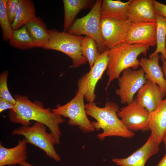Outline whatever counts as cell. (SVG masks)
Instances as JSON below:
<instances>
[{"mask_svg": "<svg viewBox=\"0 0 166 166\" xmlns=\"http://www.w3.org/2000/svg\"><path fill=\"white\" fill-rule=\"evenodd\" d=\"M35 17L36 10L33 2L31 0H19V6L11 24L13 31L25 25Z\"/></svg>", "mask_w": 166, "mask_h": 166, "instance_id": "cell-22", "label": "cell"}, {"mask_svg": "<svg viewBox=\"0 0 166 166\" xmlns=\"http://www.w3.org/2000/svg\"><path fill=\"white\" fill-rule=\"evenodd\" d=\"M160 57L162 63V70L164 73L166 81V60L161 55L160 56Z\"/></svg>", "mask_w": 166, "mask_h": 166, "instance_id": "cell-31", "label": "cell"}, {"mask_svg": "<svg viewBox=\"0 0 166 166\" xmlns=\"http://www.w3.org/2000/svg\"><path fill=\"white\" fill-rule=\"evenodd\" d=\"M156 47L155 51L149 55V57L160 53L161 56L166 60V18L156 13Z\"/></svg>", "mask_w": 166, "mask_h": 166, "instance_id": "cell-23", "label": "cell"}, {"mask_svg": "<svg viewBox=\"0 0 166 166\" xmlns=\"http://www.w3.org/2000/svg\"><path fill=\"white\" fill-rule=\"evenodd\" d=\"M14 97L16 104L9 113L10 121L26 126L32 124L31 121L42 123L60 141L61 132L59 125L65 121L63 117L53 113L49 108H45L38 101L32 102L27 97L20 95H15Z\"/></svg>", "mask_w": 166, "mask_h": 166, "instance_id": "cell-1", "label": "cell"}, {"mask_svg": "<svg viewBox=\"0 0 166 166\" xmlns=\"http://www.w3.org/2000/svg\"><path fill=\"white\" fill-rule=\"evenodd\" d=\"M47 128L44 124L35 121L31 126H22L15 128L12 134L23 136L28 143L40 148L47 156L56 161H59L61 157L56 152L54 145L59 144L60 141L52 133L48 132Z\"/></svg>", "mask_w": 166, "mask_h": 166, "instance_id": "cell-5", "label": "cell"}, {"mask_svg": "<svg viewBox=\"0 0 166 166\" xmlns=\"http://www.w3.org/2000/svg\"><path fill=\"white\" fill-rule=\"evenodd\" d=\"M165 94L157 84L147 80L145 84L138 90L136 99L150 113L157 108Z\"/></svg>", "mask_w": 166, "mask_h": 166, "instance_id": "cell-14", "label": "cell"}, {"mask_svg": "<svg viewBox=\"0 0 166 166\" xmlns=\"http://www.w3.org/2000/svg\"><path fill=\"white\" fill-rule=\"evenodd\" d=\"M149 48L146 45L124 42L109 49L106 71L109 78L105 90L113 81L119 78L124 70L130 68L137 69L140 66L138 56L141 54L146 56Z\"/></svg>", "mask_w": 166, "mask_h": 166, "instance_id": "cell-3", "label": "cell"}, {"mask_svg": "<svg viewBox=\"0 0 166 166\" xmlns=\"http://www.w3.org/2000/svg\"><path fill=\"white\" fill-rule=\"evenodd\" d=\"M81 48L83 55L91 68L100 54L96 42L91 37L85 36L81 42Z\"/></svg>", "mask_w": 166, "mask_h": 166, "instance_id": "cell-25", "label": "cell"}, {"mask_svg": "<svg viewBox=\"0 0 166 166\" xmlns=\"http://www.w3.org/2000/svg\"><path fill=\"white\" fill-rule=\"evenodd\" d=\"M85 109L87 115L96 120L91 122L94 129L103 130L97 135L100 140L111 136L130 138L135 135L134 132L127 128L118 117L120 108L115 103L107 102L102 108L98 107L94 102L88 103L85 105Z\"/></svg>", "mask_w": 166, "mask_h": 166, "instance_id": "cell-2", "label": "cell"}, {"mask_svg": "<svg viewBox=\"0 0 166 166\" xmlns=\"http://www.w3.org/2000/svg\"><path fill=\"white\" fill-rule=\"evenodd\" d=\"M8 75L7 71H3L0 75V97L4 98L15 104L16 101L10 94L7 85Z\"/></svg>", "mask_w": 166, "mask_h": 166, "instance_id": "cell-27", "label": "cell"}, {"mask_svg": "<svg viewBox=\"0 0 166 166\" xmlns=\"http://www.w3.org/2000/svg\"><path fill=\"white\" fill-rule=\"evenodd\" d=\"M19 5V0H7L6 11L10 23L13 22Z\"/></svg>", "mask_w": 166, "mask_h": 166, "instance_id": "cell-28", "label": "cell"}, {"mask_svg": "<svg viewBox=\"0 0 166 166\" xmlns=\"http://www.w3.org/2000/svg\"><path fill=\"white\" fill-rule=\"evenodd\" d=\"M156 166H166V154H165Z\"/></svg>", "mask_w": 166, "mask_h": 166, "instance_id": "cell-32", "label": "cell"}, {"mask_svg": "<svg viewBox=\"0 0 166 166\" xmlns=\"http://www.w3.org/2000/svg\"><path fill=\"white\" fill-rule=\"evenodd\" d=\"M165 49H166V38L165 42Z\"/></svg>", "mask_w": 166, "mask_h": 166, "instance_id": "cell-35", "label": "cell"}, {"mask_svg": "<svg viewBox=\"0 0 166 166\" xmlns=\"http://www.w3.org/2000/svg\"><path fill=\"white\" fill-rule=\"evenodd\" d=\"M64 10V31L67 32L74 22L78 13L82 10L91 7L93 1L63 0Z\"/></svg>", "mask_w": 166, "mask_h": 166, "instance_id": "cell-21", "label": "cell"}, {"mask_svg": "<svg viewBox=\"0 0 166 166\" xmlns=\"http://www.w3.org/2000/svg\"><path fill=\"white\" fill-rule=\"evenodd\" d=\"M159 144L150 134L146 143L125 158H113L112 161L120 166H144L147 161L159 151Z\"/></svg>", "mask_w": 166, "mask_h": 166, "instance_id": "cell-13", "label": "cell"}, {"mask_svg": "<svg viewBox=\"0 0 166 166\" xmlns=\"http://www.w3.org/2000/svg\"><path fill=\"white\" fill-rule=\"evenodd\" d=\"M102 0H97L90 12L83 17L77 19L67 31L77 35L90 37L97 43L99 53L107 49L101 34V8Z\"/></svg>", "mask_w": 166, "mask_h": 166, "instance_id": "cell-6", "label": "cell"}, {"mask_svg": "<svg viewBox=\"0 0 166 166\" xmlns=\"http://www.w3.org/2000/svg\"><path fill=\"white\" fill-rule=\"evenodd\" d=\"M36 47H43L49 42V34L46 25L39 17H35L25 25Z\"/></svg>", "mask_w": 166, "mask_h": 166, "instance_id": "cell-20", "label": "cell"}, {"mask_svg": "<svg viewBox=\"0 0 166 166\" xmlns=\"http://www.w3.org/2000/svg\"><path fill=\"white\" fill-rule=\"evenodd\" d=\"M9 41L11 45L21 49H29L35 47L25 26L13 31Z\"/></svg>", "mask_w": 166, "mask_h": 166, "instance_id": "cell-24", "label": "cell"}, {"mask_svg": "<svg viewBox=\"0 0 166 166\" xmlns=\"http://www.w3.org/2000/svg\"><path fill=\"white\" fill-rule=\"evenodd\" d=\"M128 18L134 23L155 22L152 0H131L128 6Z\"/></svg>", "mask_w": 166, "mask_h": 166, "instance_id": "cell-15", "label": "cell"}, {"mask_svg": "<svg viewBox=\"0 0 166 166\" xmlns=\"http://www.w3.org/2000/svg\"><path fill=\"white\" fill-rule=\"evenodd\" d=\"M26 139L19 140L15 146L7 148L0 144V166H16L27 159V144Z\"/></svg>", "mask_w": 166, "mask_h": 166, "instance_id": "cell-16", "label": "cell"}, {"mask_svg": "<svg viewBox=\"0 0 166 166\" xmlns=\"http://www.w3.org/2000/svg\"><path fill=\"white\" fill-rule=\"evenodd\" d=\"M160 58L158 53L149 58L143 57L139 60L140 65L147 80L157 84L166 94V81L159 65Z\"/></svg>", "mask_w": 166, "mask_h": 166, "instance_id": "cell-18", "label": "cell"}, {"mask_svg": "<svg viewBox=\"0 0 166 166\" xmlns=\"http://www.w3.org/2000/svg\"><path fill=\"white\" fill-rule=\"evenodd\" d=\"M148 123L151 134L160 145L166 133V98L155 110L149 113Z\"/></svg>", "mask_w": 166, "mask_h": 166, "instance_id": "cell-17", "label": "cell"}, {"mask_svg": "<svg viewBox=\"0 0 166 166\" xmlns=\"http://www.w3.org/2000/svg\"><path fill=\"white\" fill-rule=\"evenodd\" d=\"M155 13L166 18V5L155 0H152Z\"/></svg>", "mask_w": 166, "mask_h": 166, "instance_id": "cell-29", "label": "cell"}, {"mask_svg": "<svg viewBox=\"0 0 166 166\" xmlns=\"http://www.w3.org/2000/svg\"><path fill=\"white\" fill-rule=\"evenodd\" d=\"M15 105L5 99L0 97V113L7 109L10 110L13 109Z\"/></svg>", "mask_w": 166, "mask_h": 166, "instance_id": "cell-30", "label": "cell"}, {"mask_svg": "<svg viewBox=\"0 0 166 166\" xmlns=\"http://www.w3.org/2000/svg\"><path fill=\"white\" fill-rule=\"evenodd\" d=\"M132 24L128 19L101 18V34L107 49H110L124 42Z\"/></svg>", "mask_w": 166, "mask_h": 166, "instance_id": "cell-11", "label": "cell"}, {"mask_svg": "<svg viewBox=\"0 0 166 166\" xmlns=\"http://www.w3.org/2000/svg\"><path fill=\"white\" fill-rule=\"evenodd\" d=\"M122 73L118 79L119 88L116 90V93L120 97L122 103L128 105L133 101L134 95L147 80L142 68L138 70L128 68Z\"/></svg>", "mask_w": 166, "mask_h": 166, "instance_id": "cell-9", "label": "cell"}, {"mask_svg": "<svg viewBox=\"0 0 166 166\" xmlns=\"http://www.w3.org/2000/svg\"><path fill=\"white\" fill-rule=\"evenodd\" d=\"M19 165L20 166H35L32 165L26 161L22 162L20 163Z\"/></svg>", "mask_w": 166, "mask_h": 166, "instance_id": "cell-33", "label": "cell"}, {"mask_svg": "<svg viewBox=\"0 0 166 166\" xmlns=\"http://www.w3.org/2000/svg\"><path fill=\"white\" fill-rule=\"evenodd\" d=\"M131 1L123 2L120 0H102L101 8V18H109L120 20L128 19V6Z\"/></svg>", "mask_w": 166, "mask_h": 166, "instance_id": "cell-19", "label": "cell"}, {"mask_svg": "<svg viewBox=\"0 0 166 166\" xmlns=\"http://www.w3.org/2000/svg\"><path fill=\"white\" fill-rule=\"evenodd\" d=\"M155 22L132 23L124 43L130 44L156 45Z\"/></svg>", "mask_w": 166, "mask_h": 166, "instance_id": "cell-12", "label": "cell"}, {"mask_svg": "<svg viewBox=\"0 0 166 166\" xmlns=\"http://www.w3.org/2000/svg\"><path fill=\"white\" fill-rule=\"evenodd\" d=\"M84 98V95L77 91L71 100L64 105H57L52 111L55 114L68 118L69 125L78 126L83 132L89 133L93 132L95 129L88 117Z\"/></svg>", "mask_w": 166, "mask_h": 166, "instance_id": "cell-7", "label": "cell"}, {"mask_svg": "<svg viewBox=\"0 0 166 166\" xmlns=\"http://www.w3.org/2000/svg\"><path fill=\"white\" fill-rule=\"evenodd\" d=\"M149 113L140 105L136 99L120 110L118 116L129 130L134 132L149 130Z\"/></svg>", "mask_w": 166, "mask_h": 166, "instance_id": "cell-10", "label": "cell"}, {"mask_svg": "<svg viewBox=\"0 0 166 166\" xmlns=\"http://www.w3.org/2000/svg\"><path fill=\"white\" fill-rule=\"evenodd\" d=\"M109 49L100 54L90 71L78 80L77 91L82 93L89 103L93 102L96 99L95 93L96 85L107 69Z\"/></svg>", "mask_w": 166, "mask_h": 166, "instance_id": "cell-8", "label": "cell"}, {"mask_svg": "<svg viewBox=\"0 0 166 166\" xmlns=\"http://www.w3.org/2000/svg\"><path fill=\"white\" fill-rule=\"evenodd\" d=\"M49 40L42 48L62 52L72 59L73 68H77L88 61L82 53L81 45L84 37L69 34L67 32H59L53 29L48 30Z\"/></svg>", "mask_w": 166, "mask_h": 166, "instance_id": "cell-4", "label": "cell"}, {"mask_svg": "<svg viewBox=\"0 0 166 166\" xmlns=\"http://www.w3.org/2000/svg\"><path fill=\"white\" fill-rule=\"evenodd\" d=\"M162 140L163 141L165 147V148L166 150V133L164 135Z\"/></svg>", "mask_w": 166, "mask_h": 166, "instance_id": "cell-34", "label": "cell"}, {"mask_svg": "<svg viewBox=\"0 0 166 166\" xmlns=\"http://www.w3.org/2000/svg\"><path fill=\"white\" fill-rule=\"evenodd\" d=\"M7 2V0H0V25L3 39L5 42L9 40L13 31L6 13Z\"/></svg>", "mask_w": 166, "mask_h": 166, "instance_id": "cell-26", "label": "cell"}]
</instances>
